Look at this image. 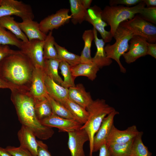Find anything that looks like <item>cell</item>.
Wrapping results in <instances>:
<instances>
[{"label":"cell","instance_id":"obj_21","mask_svg":"<svg viewBox=\"0 0 156 156\" xmlns=\"http://www.w3.org/2000/svg\"><path fill=\"white\" fill-rule=\"evenodd\" d=\"M94 34V42L96 48V51L94 56L92 57V62L99 68L109 66L112 62V60L107 57L105 49V42L102 39H99L97 31L93 28Z\"/></svg>","mask_w":156,"mask_h":156},{"label":"cell","instance_id":"obj_5","mask_svg":"<svg viewBox=\"0 0 156 156\" xmlns=\"http://www.w3.org/2000/svg\"><path fill=\"white\" fill-rule=\"evenodd\" d=\"M133 36L130 30L120 25L113 37L116 40L115 42L112 45L108 44L104 47L107 57L115 61L119 66L120 71L123 73H126V70L122 64L120 58L128 51L129 42Z\"/></svg>","mask_w":156,"mask_h":156},{"label":"cell","instance_id":"obj_17","mask_svg":"<svg viewBox=\"0 0 156 156\" xmlns=\"http://www.w3.org/2000/svg\"><path fill=\"white\" fill-rule=\"evenodd\" d=\"M17 136L20 146L37 156L38 145L36 137L33 131L29 128L22 125L18 132Z\"/></svg>","mask_w":156,"mask_h":156},{"label":"cell","instance_id":"obj_9","mask_svg":"<svg viewBox=\"0 0 156 156\" xmlns=\"http://www.w3.org/2000/svg\"><path fill=\"white\" fill-rule=\"evenodd\" d=\"M102 11L101 9L97 5L91 7L87 10L85 21L92 25L99 32L105 43L109 42L113 37L110 31L105 29V27L108 25L102 18Z\"/></svg>","mask_w":156,"mask_h":156},{"label":"cell","instance_id":"obj_33","mask_svg":"<svg viewBox=\"0 0 156 156\" xmlns=\"http://www.w3.org/2000/svg\"><path fill=\"white\" fill-rule=\"evenodd\" d=\"M45 97L50 103L52 114L63 118L76 120L70 111L63 105L54 100L47 94Z\"/></svg>","mask_w":156,"mask_h":156},{"label":"cell","instance_id":"obj_40","mask_svg":"<svg viewBox=\"0 0 156 156\" xmlns=\"http://www.w3.org/2000/svg\"><path fill=\"white\" fill-rule=\"evenodd\" d=\"M146 55H149L156 59V43L148 42Z\"/></svg>","mask_w":156,"mask_h":156},{"label":"cell","instance_id":"obj_38","mask_svg":"<svg viewBox=\"0 0 156 156\" xmlns=\"http://www.w3.org/2000/svg\"><path fill=\"white\" fill-rule=\"evenodd\" d=\"M37 142L38 146L37 156H52L46 144L41 141L37 140Z\"/></svg>","mask_w":156,"mask_h":156},{"label":"cell","instance_id":"obj_1","mask_svg":"<svg viewBox=\"0 0 156 156\" xmlns=\"http://www.w3.org/2000/svg\"><path fill=\"white\" fill-rule=\"evenodd\" d=\"M35 67L26 55L16 50L0 62V76L11 90L29 92Z\"/></svg>","mask_w":156,"mask_h":156},{"label":"cell","instance_id":"obj_2","mask_svg":"<svg viewBox=\"0 0 156 156\" xmlns=\"http://www.w3.org/2000/svg\"><path fill=\"white\" fill-rule=\"evenodd\" d=\"M11 90V99L22 125L30 129L40 139L46 140L51 138L54 131L52 128L42 124L37 118L34 110V98L29 92L15 89Z\"/></svg>","mask_w":156,"mask_h":156},{"label":"cell","instance_id":"obj_25","mask_svg":"<svg viewBox=\"0 0 156 156\" xmlns=\"http://www.w3.org/2000/svg\"><path fill=\"white\" fill-rule=\"evenodd\" d=\"M84 42V46L80 56V62L81 63H92L91 55V48L92 42L94 39V34L92 29L85 31L82 36Z\"/></svg>","mask_w":156,"mask_h":156},{"label":"cell","instance_id":"obj_3","mask_svg":"<svg viewBox=\"0 0 156 156\" xmlns=\"http://www.w3.org/2000/svg\"><path fill=\"white\" fill-rule=\"evenodd\" d=\"M89 116L86 122L80 129H84L89 138V156H93V143L94 136L99 128L104 118L115 109L106 103L103 99L93 100L86 108Z\"/></svg>","mask_w":156,"mask_h":156},{"label":"cell","instance_id":"obj_20","mask_svg":"<svg viewBox=\"0 0 156 156\" xmlns=\"http://www.w3.org/2000/svg\"><path fill=\"white\" fill-rule=\"evenodd\" d=\"M22 31L28 38L29 41L37 39L44 41L47 35L42 32L40 29L39 23L33 20L27 19L18 22Z\"/></svg>","mask_w":156,"mask_h":156},{"label":"cell","instance_id":"obj_22","mask_svg":"<svg viewBox=\"0 0 156 156\" xmlns=\"http://www.w3.org/2000/svg\"><path fill=\"white\" fill-rule=\"evenodd\" d=\"M73 76L75 78L79 76L86 77L93 81L97 77V74L100 68L93 63H80L71 67Z\"/></svg>","mask_w":156,"mask_h":156},{"label":"cell","instance_id":"obj_26","mask_svg":"<svg viewBox=\"0 0 156 156\" xmlns=\"http://www.w3.org/2000/svg\"><path fill=\"white\" fill-rule=\"evenodd\" d=\"M60 62L58 59H45L43 69L47 75L57 83L62 86L63 80L58 72Z\"/></svg>","mask_w":156,"mask_h":156},{"label":"cell","instance_id":"obj_43","mask_svg":"<svg viewBox=\"0 0 156 156\" xmlns=\"http://www.w3.org/2000/svg\"><path fill=\"white\" fill-rule=\"evenodd\" d=\"M147 8L156 7V0H143Z\"/></svg>","mask_w":156,"mask_h":156},{"label":"cell","instance_id":"obj_44","mask_svg":"<svg viewBox=\"0 0 156 156\" xmlns=\"http://www.w3.org/2000/svg\"><path fill=\"white\" fill-rule=\"evenodd\" d=\"M0 88H9L11 90L12 88L7 84L0 76Z\"/></svg>","mask_w":156,"mask_h":156},{"label":"cell","instance_id":"obj_34","mask_svg":"<svg viewBox=\"0 0 156 156\" xmlns=\"http://www.w3.org/2000/svg\"><path fill=\"white\" fill-rule=\"evenodd\" d=\"M71 67V66L66 62L60 61L59 68L64 78L62 86L67 88L75 86L74 82L75 78L72 75Z\"/></svg>","mask_w":156,"mask_h":156},{"label":"cell","instance_id":"obj_30","mask_svg":"<svg viewBox=\"0 0 156 156\" xmlns=\"http://www.w3.org/2000/svg\"><path fill=\"white\" fill-rule=\"evenodd\" d=\"M143 133L139 131L133 138L131 148V155L133 156H151L152 153L143 143L142 136Z\"/></svg>","mask_w":156,"mask_h":156},{"label":"cell","instance_id":"obj_13","mask_svg":"<svg viewBox=\"0 0 156 156\" xmlns=\"http://www.w3.org/2000/svg\"><path fill=\"white\" fill-rule=\"evenodd\" d=\"M119 114V112L115 109L103 119L94 138L93 153L98 151L101 147L106 143L107 138L114 125V117Z\"/></svg>","mask_w":156,"mask_h":156},{"label":"cell","instance_id":"obj_42","mask_svg":"<svg viewBox=\"0 0 156 156\" xmlns=\"http://www.w3.org/2000/svg\"><path fill=\"white\" fill-rule=\"evenodd\" d=\"M80 1L83 7L87 10L91 7L90 5L92 1V0H80Z\"/></svg>","mask_w":156,"mask_h":156},{"label":"cell","instance_id":"obj_39","mask_svg":"<svg viewBox=\"0 0 156 156\" xmlns=\"http://www.w3.org/2000/svg\"><path fill=\"white\" fill-rule=\"evenodd\" d=\"M15 51L11 49L8 45L0 44V62Z\"/></svg>","mask_w":156,"mask_h":156},{"label":"cell","instance_id":"obj_15","mask_svg":"<svg viewBox=\"0 0 156 156\" xmlns=\"http://www.w3.org/2000/svg\"><path fill=\"white\" fill-rule=\"evenodd\" d=\"M139 131L133 125L124 130H120L112 126L106 142L107 146L114 144L125 143L133 140Z\"/></svg>","mask_w":156,"mask_h":156},{"label":"cell","instance_id":"obj_27","mask_svg":"<svg viewBox=\"0 0 156 156\" xmlns=\"http://www.w3.org/2000/svg\"><path fill=\"white\" fill-rule=\"evenodd\" d=\"M71 21L75 25L85 21L87 10L82 5L80 0H70Z\"/></svg>","mask_w":156,"mask_h":156},{"label":"cell","instance_id":"obj_37","mask_svg":"<svg viewBox=\"0 0 156 156\" xmlns=\"http://www.w3.org/2000/svg\"><path fill=\"white\" fill-rule=\"evenodd\" d=\"M142 0H110L109 1V5L114 6L121 5H125L127 7H131L138 4Z\"/></svg>","mask_w":156,"mask_h":156},{"label":"cell","instance_id":"obj_45","mask_svg":"<svg viewBox=\"0 0 156 156\" xmlns=\"http://www.w3.org/2000/svg\"><path fill=\"white\" fill-rule=\"evenodd\" d=\"M0 156H12L5 149L0 147Z\"/></svg>","mask_w":156,"mask_h":156},{"label":"cell","instance_id":"obj_10","mask_svg":"<svg viewBox=\"0 0 156 156\" xmlns=\"http://www.w3.org/2000/svg\"><path fill=\"white\" fill-rule=\"evenodd\" d=\"M69 10L61 9L54 14L49 15L39 23L40 30L45 34L54 29H57L68 22L71 19L69 14Z\"/></svg>","mask_w":156,"mask_h":156},{"label":"cell","instance_id":"obj_19","mask_svg":"<svg viewBox=\"0 0 156 156\" xmlns=\"http://www.w3.org/2000/svg\"><path fill=\"white\" fill-rule=\"evenodd\" d=\"M68 98L86 109L93 101L90 93L81 83L68 88Z\"/></svg>","mask_w":156,"mask_h":156},{"label":"cell","instance_id":"obj_29","mask_svg":"<svg viewBox=\"0 0 156 156\" xmlns=\"http://www.w3.org/2000/svg\"><path fill=\"white\" fill-rule=\"evenodd\" d=\"M55 46L57 52L58 59L60 61L66 62L71 66L81 63L80 56L68 51L55 42Z\"/></svg>","mask_w":156,"mask_h":156},{"label":"cell","instance_id":"obj_35","mask_svg":"<svg viewBox=\"0 0 156 156\" xmlns=\"http://www.w3.org/2000/svg\"><path fill=\"white\" fill-rule=\"evenodd\" d=\"M138 14L147 21L156 24V7H144Z\"/></svg>","mask_w":156,"mask_h":156},{"label":"cell","instance_id":"obj_12","mask_svg":"<svg viewBox=\"0 0 156 156\" xmlns=\"http://www.w3.org/2000/svg\"><path fill=\"white\" fill-rule=\"evenodd\" d=\"M40 122L47 127L57 128L59 132L67 133L78 130L82 125L75 120L63 118L53 114Z\"/></svg>","mask_w":156,"mask_h":156},{"label":"cell","instance_id":"obj_6","mask_svg":"<svg viewBox=\"0 0 156 156\" xmlns=\"http://www.w3.org/2000/svg\"><path fill=\"white\" fill-rule=\"evenodd\" d=\"M120 25L129 29L134 36H142L149 43H156V26L143 19L137 14L132 19L124 21Z\"/></svg>","mask_w":156,"mask_h":156},{"label":"cell","instance_id":"obj_18","mask_svg":"<svg viewBox=\"0 0 156 156\" xmlns=\"http://www.w3.org/2000/svg\"><path fill=\"white\" fill-rule=\"evenodd\" d=\"M44 81L47 93L51 98L60 103L68 99V88L57 83L45 73Z\"/></svg>","mask_w":156,"mask_h":156},{"label":"cell","instance_id":"obj_11","mask_svg":"<svg viewBox=\"0 0 156 156\" xmlns=\"http://www.w3.org/2000/svg\"><path fill=\"white\" fill-rule=\"evenodd\" d=\"M128 51L122 55L126 62L130 64L146 55L148 42L144 38L133 36L129 41Z\"/></svg>","mask_w":156,"mask_h":156},{"label":"cell","instance_id":"obj_14","mask_svg":"<svg viewBox=\"0 0 156 156\" xmlns=\"http://www.w3.org/2000/svg\"><path fill=\"white\" fill-rule=\"evenodd\" d=\"M68 133V145L71 156H86L83 146L89 140L86 132L83 129H80Z\"/></svg>","mask_w":156,"mask_h":156},{"label":"cell","instance_id":"obj_31","mask_svg":"<svg viewBox=\"0 0 156 156\" xmlns=\"http://www.w3.org/2000/svg\"><path fill=\"white\" fill-rule=\"evenodd\" d=\"M55 42L52 31H50L44 41L43 51L44 59H58L57 52L55 46Z\"/></svg>","mask_w":156,"mask_h":156},{"label":"cell","instance_id":"obj_8","mask_svg":"<svg viewBox=\"0 0 156 156\" xmlns=\"http://www.w3.org/2000/svg\"><path fill=\"white\" fill-rule=\"evenodd\" d=\"M44 41L34 39L26 42L22 41L19 49L20 50L29 58L35 67L44 68V62L43 51Z\"/></svg>","mask_w":156,"mask_h":156},{"label":"cell","instance_id":"obj_4","mask_svg":"<svg viewBox=\"0 0 156 156\" xmlns=\"http://www.w3.org/2000/svg\"><path fill=\"white\" fill-rule=\"evenodd\" d=\"M145 5L142 0L138 4L131 7L122 5L106 6L102 10L101 16L103 20L110 26V31L113 37L121 23L132 19L140 13Z\"/></svg>","mask_w":156,"mask_h":156},{"label":"cell","instance_id":"obj_24","mask_svg":"<svg viewBox=\"0 0 156 156\" xmlns=\"http://www.w3.org/2000/svg\"><path fill=\"white\" fill-rule=\"evenodd\" d=\"M0 25L9 30L18 39L25 42L29 41L27 37L20 28L18 22L11 16H4L0 18Z\"/></svg>","mask_w":156,"mask_h":156},{"label":"cell","instance_id":"obj_7","mask_svg":"<svg viewBox=\"0 0 156 156\" xmlns=\"http://www.w3.org/2000/svg\"><path fill=\"white\" fill-rule=\"evenodd\" d=\"M15 15L22 20H33L34 15L30 5L21 1L2 0L0 6V18L5 16Z\"/></svg>","mask_w":156,"mask_h":156},{"label":"cell","instance_id":"obj_28","mask_svg":"<svg viewBox=\"0 0 156 156\" xmlns=\"http://www.w3.org/2000/svg\"><path fill=\"white\" fill-rule=\"evenodd\" d=\"M34 99L35 113L40 122L52 114L51 106L46 97Z\"/></svg>","mask_w":156,"mask_h":156},{"label":"cell","instance_id":"obj_41","mask_svg":"<svg viewBox=\"0 0 156 156\" xmlns=\"http://www.w3.org/2000/svg\"><path fill=\"white\" fill-rule=\"evenodd\" d=\"M99 150V156H110L108 146L106 143L103 145Z\"/></svg>","mask_w":156,"mask_h":156},{"label":"cell","instance_id":"obj_23","mask_svg":"<svg viewBox=\"0 0 156 156\" xmlns=\"http://www.w3.org/2000/svg\"><path fill=\"white\" fill-rule=\"evenodd\" d=\"M61 104L67 108L75 117L76 120L82 125L86 122L88 117L89 114L86 108L68 98Z\"/></svg>","mask_w":156,"mask_h":156},{"label":"cell","instance_id":"obj_46","mask_svg":"<svg viewBox=\"0 0 156 156\" xmlns=\"http://www.w3.org/2000/svg\"><path fill=\"white\" fill-rule=\"evenodd\" d=\"M2 1V0H0V6L1 5Z\"/></svg>","mask_w":156,"mask_h":156},{"label":"cell","instance_id":"obj_36","mask_svg":"<svg viewBox=\"0 0 156 156\" xmlns=\"http://www.w3.org/2000/svg\"><path fill=\"white\" fill-rule=\"evenodd\" d=\"M5 149L12 156H35L28 150L20 146H8Z\"/></svg>","mask_w":156,"mask_h":156},{"label":"cell","instance_id":"obj_16","mask_svg":"<svg viewBox=\"0 0 156 156\" xmlns=\"http://www.w3.org/2000/svg\"><path fill=\"white\" fill-rule=\"evenodd\" d=\"M44 75L43 68L39 67H35L29 91L34 99L45 97L47 94L44 83Z\"/></svg>","mask_w":156,"mask_h":156},{"label":"cell","instance_id":"obj_32","mask_svg":"<svg viewBox=\"0 0 156 156\" xmlns=\"http://www.w3.org/2000/svg\"><path fill=\"white\" fill-rule=\"evenodd\" d=\"M133 140L125 143H116L107 145L110 156H130Z\"/></svg>","mask_w":156,"mask_h":156},{"label":"cell","instance_id":"obj_47","mask_svg":"<svg viewBox=\"0 0 156 156\" xmlns=\"http://www.w3.org/2000/svg\"><path fill=\"white\" fill-rule=\"evenodd\" d=\"M130 156H133L132 155H130Z\"/></svg>","mask_w":156,"mask_h":156}]
</instances>
